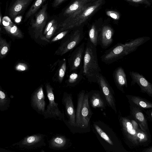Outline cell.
<instances>
[{"label": "cell", "mask_w": 152, "mask_h": 152, "mask_svg": "<svg viewBox=\"0 0 152 152\" xmlns=\"http://www.w3.org/2000/svg\"><path fill=\"white\" fill-rule=\"evenodd\" d=\"M71 145L69 139L60 134L53 136L48 141L49 148L54 150H65L70 147Z\"/></svg>", "instance_id": "18"}, {"label": "cell", "mask_w": 152, "mask_h": 152, "mask_svg": "<svg viewBox=\"0 0 152 152\" xmlns=\"http://www.w3.org/2000/svg\"><path fill=\"white\" fill-rule=\"evenodd\" d=\"M114 80L117 88L124 93V88L128 87L126 75L124 69L121 66L116 68L113 73Z\"/></svg>", "instance_id": "20"}, {"label": "cell", "mask_w": 152, "mask_h": 152, "mask_svg": "<svg viewBox=\"0 0 152 152\" xmlns=\"http://www.w3.org/2000/svg\"><path fill=\"white\" fill-rule=\"evenodd\" d=\"M69 30H67L60 32L52 39L51 42H53L62 39L67 34Z\"/></svg>", "instance_id": "32"}, {"label": "cell", "mask_w": 152, "mask_h": 152, "mask_svg": "<svg viewBox=\"0 0 152 152\" xmlns=\"http://www.w3.org/2000/svg\"><path fill=\"white\" fill-rule=\"evenodd\" d=\"M56 21L54 19L50 21L47 24L44 30L43 34L45 35L48 30Z\"/></svg>", "instance_id": "34"}, {"label": "cell", "mask_w": 152, "mask_h": 152, "mask_svg": "<svg viewBox=\"0 0 152 152\" xmlns=\"http://www.w3.org/2000/svg\"><path fill=\"white\" fill-rule=\"evenodd\" d=\"M101 92L97 90H92L88 92L89 101L94 108H105V103L101 96Z\"/></svg>", "instance_id": "21"}, {"label": "cell", "mask_w": 152, "mask_h": 152, "mask_svg": "<svg viewBox=\"0 0 152 152\" xmlns=\"http://www.w3.org/2000/svg\"><path fill=\"white\" fill-rule=\"evenodd\" d=\"M46 103L43 89L41 85L33 93L31 97V105L32 108L39 114L43 115Z\"/></svg>", "instance_id": "14"}, {"label": "cell", "mask_w": 152, "mask_h": 152, "mask_svg": "<svg viewBox=\"0 0 152 152\" xmlns=\"http://www.w3.org/2000/svg\"><path fill=\"white\" fill-rule=\"evenodd\" d=\"M82 73L89 82L96 83V77L101 72L96 47L88 40L85 48Z\"/></svg>", "instance_id": "5"}, {"label": "cell", "mask_w": 152, "mask_h": 152, "mask_svg": "<svg viewBox=\"0 0 152 152\" xmlns=\"http://www.w3.org/2000/svg\"><path fill=\"white\" fill-rule=\"evenodd\" d=\"M79 77L78 75L76 73H72L69 76L67 82V85L69 86H75Z\"/></svg>", "instance_id": "30"}, {"label": "cell", "mask_w": 152, "mask_h": 152, "mask_svg": "<svg viewBox=\"0 0 152 152\" xmlns=\"http://www.w3.org/2000/svg\"><path fill=\"white\" fill-rule=\"evenodd\" d=\"M107 15L113 18L118 20L119 18L120 15L117 12L113 11H108L106 12Z\"/></svg>", "instance_id": "33"}, {"label": "cell", "mask_w": 152, "mask_h": 152, "mask_svg": "<svg viewBox=\"0 0 152 152\" xmlns=\"http://www.w3.org/2000/svg\"><path fill=\"white\" fill-rule=\"evenodd\" d=\"M92 130L107 152H128L112 129L101 121L93 122Z\"/></svg>", "instance_id": "1"}, {"label": "cell", "mask_w": 152, "mask_h": 152, "mask_svg": "<svg viewBox=\"0 0 152 152\" xmlns=\"http://www.w3.org/2000/svg\"><path fill=\"white\" fill-rule=\"evenodd\" d=\"M10 99L7 94L0 88V111L7 110L10 105Z\"/></svg>", "instance_id": "28"}, {"label": "cell", "mask_w": 152, "mask_h": 152, "mask_svg": "<svg viewBox=\"0 0 152 152\" xmlns=\"http://www.w3.org/2000/svg\"><path fill=\"white\" fill-rule=\"evenodd\" d=\"M93 114L89 105L88 92L82 90L77 95L75 126L72 132L74 134L89 132L90 120Z\"/></svg>", "instance_id": "3"}, {"label": "cell", "mask_w": 152, "mask_h": 152, "mask_svg": "<svg viewBox=\"0 0 152 152\" xmlns=\"http://www.w3.org/2000/svg\"><path fill=\"white\" fill-rule=\"evenodd\" d=\"M82 31L77 29L60 44L55 54L62 56L70 51L79 44L83 38Z\"/></svg>", "instance_id": "11"}, {"label": "cell", "mask_w": 152, "mask_h": 152, "mask_svg": "<svg viewBox=\"0 0 152 152\" xmlns=\"http://www.w3.org/2000/svg\"><path fill=\"white\" fill-rule=\"evenodd\" d=\"M2 24L7 32L15 36H21L22 34L20 30L8 16H5L3 18Z\"/></svg>", "instance_id": "24"}, {"label": "cell", "mask_w": 152, "mask_h": 152, "mask_svg": "<svg viewBox=\"0 0 152 152\" xmlns=\"http://www.w3.org/2000/svg\"><path fill=\"white\" fill-rule=\"evenodd\" d=\"M129 73L132 80L131 86L137 84L140 87L142 93H146L152 97V84L142 75L138 72L130 71Z\"/></svg>", "instance_id": "15"}, {"label": "cell", "mask_w": 152, "mask_h": 152, "mask_svg": "<svg viewBox=\"0 0 152 152\" xmlns=\"http://www.w3.org/2000/svg\"><path fill=\"white\" fill-rule=\"evenodd\" d=\"M27 66L26 65L24 64H20L18 65L16 67V69L19 71H24L27 69Z\"/></svg>", "instance_id": "37"}, {"label": "cell", "mask_w": 152, "mask_h": 152, "mask_svg": "<svg viewBox=\"0 0 152 152\" xmlns=\"http://www.w3.org/2000/svg\"><path fill=\"white\" fill-rule=\"evenodd\" d=\"M145 112L146 115H147V118L148 120L152 121V109H150L147 110L146 111H144Z\"/></svg>", "instance_id": "35"}, {"label": "cell", "mask_w": 152, "mask_h": 152, "mask_svg": "<svg viewBox=\"0 0 152 152\" xmlns=\"http://www.w3.org/2000/svg\"><path fill=\"white\" fill-rule=\"evenodd\" d=\"M64 0H54L53 4V6L54 7H56L58 6Z\"/></svg>", "instance_id": "38"}, {"label": "cell", "mask_w": 152, "mask_h": 152, "mask_svg": "<svg viewBox=\"0 0 152 152\" xmlns=\"http://www.w3.org/2000/svg\"><path fill=\"white\" fill-rule=\"evenodd\" d=\"M85 43H83L72 52L68 59L70 71L76 70L79 67L84 55L85 49Z\"/></svg>", "instance_id": "19"}, {"label": "cell", "mask_w": 152, "mask_h": 152, "mask_svg": "<svg viewBox=\"0 0 152 152\" xmlns=\"http://www.w3.org/2000/svg\"><path fill=\"white\" fill-rule=\"evenodd\" d=\"M148 37H139L125 43H118L104 51L101 57V61L106 64H110L135 51L140 46L150 40Z\"/></svg>", "instance_id": "2"}, {"label": "cell", "mask_w": 152, "mask_h": 152, "mask_svg": "<svg viewBox=\"0 0 152 152\" xmlns=\"http://www.w3.org/2000/svg\"><path fill=\"white\" fill-rule=\"evenodd\" d=\"M1 4L0 3V26L2 24V16L1 12Z\"/></svg>", "instance_id": "42"}, {"label": "cell", "mask_w": 152, "mask_h": 152, "mask_svg": "<svg viewBox=\"0 0 152 152\" xmlns=\"http://www.w3.org/2000/svg\"><path fill=\"white\" fill-rule=\"evenodd\" d=\"M101 28L102 27H98L94 24L88 31V40L96 47L98 45V38Z\"/></svg>", "instance_id": "26"}, {"label": "cell", "mask_w": 152, "mask_h": 152, "mask_svg": "<svg viewBox=\"0 0 152 152\" xmlns=\"http://www.w3.org/2000/svg\"><path fill=\"white\" fill-rule=\"evenodd\" d=\"M58 25L56 21L53 24L45 35V37L48 40L52 37L58 28Z\"/></svg>", "instance_id": "31"}, {"label": "cell", "mask_w": 152, "mask_h": 152, "mask_svg": "<svg viewBox=\"0 0 152 152\" xmlns=\"http://www.w3.org/2000/svg\"><path fill=\"white\" fill-rule=\"evenodd\" d=\"M66 61L65 59L59 69L58 73V80L61 83L64 79L66 69Z\"/></svg>", "instance_id": "29"}, {"label": "cell", "mask_w": 152, "mask_h": 152, "mask_svg": "<svg viewBox=\"0 0 152 152\" xmlns=\"http://www.w3.org/2000/svg\"><path fill=\"white\" fill-rule=\"evenodd\" d=\"M46 135L37 133L28 135L18 142L12 145L19 148L27 149H35L45 146Z\"/></svg>", "instance_id": "10"}, {"label": "cell", "mask_w": 152, "mask_h": 152, "mask_svg": "<svg viewBox=\"0 0 152 152\" xmlns=\"http://www.w3.org/2000/svg\"><path fill=\"white\" fill-rule=\"evenodd\" d=\"M103 0H94L75 13L67 17L58 25L60 33L81 26L101 6Z\"/></svg>", "instance_id": "4"}, {"label": "cell", "mask_w": 152, "mask_h": 152, "mask_svg": "<svg viewBox=\"0 0 152 152\" xmlns=\"http://www.w3.org/2000/svg\"><path fill=\"white\" fill-rule=\"evenodd\" d=\"M46 0H36L28 10L26 13L24 21H26L31 18L37 12L42 4Z\"/></svg>", "instance_id": "27"}, {"label": "cell", "mask_w": 152, "mask_h": 152, "mask_svg": "<svg viewBox=\"0 0 152 152\" xmlns=\"http://www.w3.org/2000/svg\"><path fill=\"white\" fill-rule=\"evenodd\" d=\"M128 101L136 105L144 110L145 109L152 108V103L147 99L139 96L126 95Z\"/></svg>", "instance_id": "23"}, {"label": "cell", "mask_w": 152, "mask_h": 152, "mask_svg": "<svg viewBox=\"0 0 152 152\" xmlns=\"http://www.w3.org/2000/svg\"><path fill=\"white\" fill-rule=\"evenodd\" d=\"M129 102L130 104V114L137 123L140 129L150 133L147 118L144 114L142 110L131 102L129 101Z\"/></svg>", "instance_id": "16"}, {"label": "cell", "mask_w": 152, "mask_h": 152, "mask_svg": "<svg viewBox=\"0 0 152 152\" xmlns=\"http://www.w3.org/2000/svg\"><path fill=\"white\" fill-rule=\"evenodd\" d=\"M128 1L135 3H145L148 4L147 0H126Z\"/></svg>", "instance_id": "39"}, {"label": "cell", "mask_w": 152, "mask_h": 152, "mask_svg": "<svg viewBox=\"0 0 152 152\" xmlns=\"http://www.w3.org/2000/svg\"><path fill=\"white\" fill-rule=\"evenodd\" d=\"M8 48L7 46H4L1 50V53L2 55H5L7 52Z\"/></svg>", "instance_id": "40"}, {"label": "cell", "mask_w": 152, "mask_h": 152, "mask_svg": "<svg viewBox=\"0 0 152 152\" xmlns=\"http://www.w3.org/2000/svg\"><path fill=\"white\" fill-rule=\"evenodd\" d=\"M94 0H75L65 10L64 15L68 17Z\"/></svg>", "instance_id": "22"}, {"label": "cell", "mask_w": 152, "mask_h": 152, "mask_svg": "<svg viewBox=\"0 0 152 152\" xmlns=\"http://www.w3.org/2000/svg\"><path fill=\"white\" fill-rule=\"evenodd\" d=\"M96 83L104 97L107 105L117 113L114 91L106 78L100 73L97 76Z\"/></svg>", "instance_id": "9"}, {"label": "cell", "mask_w": 152, "mask_h": 152, "mask_svg": "<svg viewBox=\"0 0 152 152\" xmlns=\"http://www.w3.org/2000/svg\"><path fill=\"white\" fill-rule=\"evenodd\" d=\"M114 31L110 26L105 25L102 27L98 38V45L103 49L108 48L113 42Z\"/></svg>", "instance_id": "17"}, {"label": "cell", "mask_w": 152, "mask_h": 152, "mask_svg": "<svg viewBox=\"0 0 152 152\" xmlns=\"http://www.w3.org/2000/svg\"><path fill=\"white\" fill-rule=\"evenodd\" d=\"M61 101L64 106L66 114L68 118L67 120L65 119L63 122L72 132L75 126V111L72 94L66 92H64Z\"/></svg>", "instance_id": "12"}, {"label": "cell", "mask_w": 152, "mask_h": 152, "mask_svg": "<svg viewBox=\"0 0 152 152\" xmlns=\"http://www.w3.org/2000/svg\"><path fill=\"white\" fill-rule=\"evenodd\" d=\"M118 117L125 144L131 149L139 147L136 131L133 127L129 118L127 117L122 116L120 111L118 112Z\"/></svg>", "instance_id": "6"}, {"label": "cell", "mask_w": 152, "mask_h": 152, "mask_svg": "<svg viewBox=\"0 0 152 152\" xmlns=\"http://www.w3.org/2000/svg\"><path fill=\"white\" fill-rule=\"evenodd\" d=\"M136 136L139 146H148L151 142L150 133L143 130L140 128L136 131Z\"/></svg>", "instance_id": "25"}, {"label": "cell", "mask_w": 152, "mask_h": 152, "mask_svg": "<svg viewBox=\"0 0 152 152\" xmlns=\"http://www.w3.org/2000/svg\"><path fill=\"white\" fill-rule=\"evenodd\" d=\"M130 121L133 127L136 131H137L139 128V127L138 124L137 122L134 120L133 119H130Z\"/></svg>", "instance_id": "36"}, {"label": "cell", "mask_w": 152, "mask_h": 152, "mask_svg": "<svg viewBox=\"0 0 152 152\" xmlns=\"http://www.w3.org/2000/svg\"><path fill=\"white\" fill-rule=\"evenodd\" d=\"M48 4L43 5L39 11L35 15V19L32 18L31 21V28L33 29L36 38L49 42L42 34V31L46 23L48 18L47 10Z\"/></svg>", "instance_id": "8"}, {"label": "cell", "mask_w": 152, "mask_h": 152, "mask_svg": "<svg viewBox=\"0 0 152 152\" xmlns=\"http://www.w3.org/2000/svg\"><path fill=\"white\" fill-rule=\"evenodd\" d=\"M142 152H152V146H151L148 148H147L144 149L142 151Z\"/></svg>", "instance_id": "41"}, {"label": "cell", "mask_w": 152, "mask_h": 152, "mask_svg": "<svg viewBox=\"0 0 152 152\" xmlns=\"http://www.w3.org/2000/svg\"><path fill=\"white\" fill-rule=\"evenodd\" d=\"M49 104L43 115L44 119L53 118L63 121L65 120L64 113L59 110L58 104L55 102L53 88L49 83L45 85Z\"/></svg>", "instance_id": "7"}, {"label": "cell", "mask_w": 152, "mask_h": 152, "mask_svg": "<svg viewBox=\"0 0 152 152\" xmlns=\"http://www.w3.org/2000/svg\"><path fill=\"white\" fill-rule=\"evenodd\" d=\"M33 0H12L7 5L5 14L13 20L24 12Z\"/></svg>", "instance_id": "13"}]
</instances>
